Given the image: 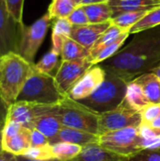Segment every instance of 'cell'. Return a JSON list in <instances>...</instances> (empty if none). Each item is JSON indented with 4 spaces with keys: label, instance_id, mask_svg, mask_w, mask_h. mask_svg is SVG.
I'll return each instance as SVG.
<instances>
[{
    "label": "cell",
    "instance_id": "25",
    "mask_svg": "<svg viewBox=\"0 0 160 161\" xmlns=\"http://www.w3.org/2000/svg\"><path fill=\"white\" fill-rule=\"evenodd\" d=\"M82 146L70 142H57L51 144L53 158L60 161H70L75 158L82 151Z\"/></svg>",
    "mask_w": 160,
    "mask_h": 161
},
{
    "label": "cell",
    "instance_id": "32",
    "mask_svg": "<svg viewBox=\"0 0 160 161\" xmlns=\"http://www.w3.org/2000/svg\"><path fill=\"white\" fill-rule=\"evenodd\" d=\"M25 0H5L7 9L11 18L19 25H23V9Z\"/></svg>",
    "mask_w": 160,
    "mask_h": 161
},
{
    "label": "cell",
    "instance_id": "11",
    "mask_svg": "<svg viewBox=\"0 0 160 161\" xmlns=\"http://www.w3.org/2000/svg\"><path fill=\"white\" fill-rule=\"evenodd\" d=\"M106 75L107 72L99 64L91 66L72 87L68 92L67 96L75 101L87 98L103 83Z\"/></svg>",
    "mask_w": 160,
    "mask_h": 161
},
{
    "label": "cell",
    "instance_id": "34",
    "mask_svg": "<svg viewBox=\"0 0 160 161\" xmlns=\"http://www.w3.org/2000/svg\"><path fill=\"white\" fill-rule=\"evenodd\" d=\"M67 18L73 25H85L90 24L88 16L82 5H78Z\"/></svg>",
    "mask_w": 160,
    "mask_h": 161
},
{
    "label": "cell",
    "instance_id": "27",
    "mask_svg": "<svg viewBox=\"0 0 160 161\" xmlns=\"http://www.w3.org/2000/svg\"><path fill=\"white\" fill-rule=\"evenodd\" d=\"M60 57V54L54 51L53 49H50L37 63H34L35 69L38 71L50 75L52 76H55L58 67L60 64H58V58Z\"/></svg>",
    "mask_w": 160,
    "mask_h": 161
},
{
    "label": "cell",
    "instance_id": "19",
    "mask_svg": "<svg viewBox=\"0 0 160 161\" xmlns=\"http://www.w3.org/2000/svg\"><path fill=\"white\" fill-rule=\"evenodd\" d=\"M108 4L111 7L113 16L124 11L152 9L159 7L160 1L157 0H109Z\"/></svg>",
    "mask_w": 160,
    "mask_h": 161
},
{
    "label": "cell",
    "instance_id": "7",
    "mask_svg": "<svg viewBox=\"0 0 160 161\" xmlns=\"http://www.w3.org/2000/svg\"><path fill=\"white\" fill-rule=\"evenodd\" d=\"M52 19L48 12L36 20L32 25H20L18 54L27 61L34 63V58L47 34Z\"/></svg>",
    "mask_w": 160,
    "mask_h": 161
},
{
    "label": "cell",
    "instance_id": "44",
    "mask_svg": "<svg viewBox=\"0 0 160 161\" xmlns=\"http://www.w3.org/2000/svg\"><path fill=\"white\" fill-rule=\"evenodd\" d=\"M74 1L75 3H77L78 5H80V0H74Z\"/></svg>",
    "mask_w": 160,
    "mask_h": 161
},
{
    "label": "cell",
    "instance_id": "26",
    "mask_svg": "<svg viewBox=\"0 0 160 161\" xmlns=\"http://www.w3.org/2000/svg\"><path fill=\"white\" fill-rule=\"evenodd\" d=\"M129 35H130L129 31L123 32L115 41H113L112 42H110L109 44L102 48L91 59H90V61L92 63V65H96L108 59L121 49L122 45L124 44V42H125V40L127 39Z\"/></svg>",
    "mask_w": 160,
    "mask_h": 161
},
{
    "label": "cell",
    "instance_id": "28",
    "mask_svg": "<svg viewBox=\"0 0 160 161\" xmlns=\"http://www.w3.org/2000/svg\"><path fill=\"white\" fill-rule=\"evenodd\" d=\"M78 6L74 0H52L47 12L52 20L58 18H67Z\"/></svg>",
    "mask_w": 160,
    "mask_h": 161
},
{
    "label": "cell",
    "instance_id": "4",
    "mask_svg": "<svg viewBox=\"0 0 160 161\" xmlns=\"http://www.w3.org/2000/svg\"><path fill=\"white\" fill-rule=\"evenodd\" d=\"M66 97L57 86L55 77L43 74L33 65L32 72L24 84L16 101L41 105H58Z\"/></svg>",
    "mask_w": 160,
    "mask_h": 161
},
{
    "label": "cell",
    "instance_id": "21",
    "mask_svg": "<svg viewBox=\"0 0 160 161\" xmlns=\"http://www.w3.org/2000/svg\"><path fill=\"white\" fill-rule=\"evenodd\" d=\"M73 25L68 18L54 19L52 26V47L54 51L60 54L63 40L66 37H71Z\"/></svg>",
    "mask_w": 160,
    "mask_h": 161
},
{
    "label": "cell",
    "instance_id": "37",
    "mask_svg": "<svg viewBox=\"0 0 160 161\" xmlns=\"http://www.w3.org/2000/svg\"><path fill=\"white\" fill-rule=\"evenodd\" d=\"M9 106L10 105L4 99V97L0 93V133L2 132V130L6 125Z\"/></svg>",
    "mask_w": 160,
    "mask_h": 161
},
{
    "label": "cell",
    "instance_id": "5",
    "mask_svg": "<svg viewBox=\"0 0 160 161\" xmlns=\"http://www.w3.org/2000/svg\"><path fill=\"white\" fill-rule=\"evenodd\" d=\"M59 116L63 126L90 132L100 136V114L78 101L66 96L59 104Z\"/></svg>",
    "mask_w": 160,
    "mask_h": 161
},
{
    "label": "cell",
    "instance_id": "6",
    "mask_svg": "<svg viewBox=\"0 0 160 161\" xmlns=\"http://www.w3.org/2000/svg\"><path fill=\"white\" fill-rule=\"evenodd\" d=\"M98 144L114 154L125 158H130L143 150L140 126L106 132L99 136Z\"/></svg>",
    "mask_w": 160,
    "mask_h": 161
},
{
    "label": "cell",
    "instance_id": "39",
    "mask_svg": "<svg viewBox=\"0 0 160 161\" xmlns=\"http://www.w3.org/2000/svg\"><path fill=\"white\" fill-rule=\"evenodd\" d=\"M107 2V0H80V5H89V4H95V3H102Z\"/></svg>",
    "mask_w": 160,
    "mask_h": 161
},
{
    "label": "cell",
    "instance_id": "31",
    "mask_svg": "<svg viewBox=\"0 0 160 161\" xmlns=\"http://www.w3.org/2000/svg\"><path fill=\"white\" fill-rule=\"evenodd\" d=\"M24 157L34 159V160H49L54 159L52 150H51V144L43 145V146H30L23 155Z\"/></svg>",
    "mask_w": 160,
    "mask_h": 161
},
{
    "label": "cell",
    "instance_id": "47",
    "mask_svg": "<svg viewBox=\"0 0 160 161\" xmlns=\"http://www.w3.org/2000/svg\"><path fill=\"white\" fill-rule=\"evenodd\" d=\"M157 1H160V0H157Z\"/></svg>",
    "mask_w": 160,
    "mask_h": 161
},
{
    "label": "cell",
    "instance_id": "2",
    "mask_svg": "<svg viewBox=\"0 0 160 161\" xmlns=\"http://www.w3.org/2000/svg\"><path fill=\"white\" fill-rule=\"evenodd\" d=\"M33 65L16 52L0 56V93L9 105L16 102Z\"/></svg>",
    "mask_w": 160,
    "mask_h": 161
},
{
    "label": "cell",
    "instance_id": "40",
    "mask_svg": "<svg viewBox=\"0 0 160 161\" xmlns=\"http://www.w3.org/2000/svg\"><path fill=\"white\" fill-rule=\"evenodd\" d=\"M17 160L18 161H60L58 159H49V160H34V159H30V158H27L24 156H17Z\"/></svg>",
    "mask_w": 160,
    "mask_h": 161
},
{
    "label": "cell",
    "instance_id": "22",
    "mask_svg": "<svg viewBox=\"0 0 160 161\" xmlns=\"http://www.w3.org/2000/svg\"><path fill=\"white\" fill-rule=\"evenodd\" d=\"M88 16L90 24H100L112 19L113 11L108 2L82 5Z\"/></svg>",
    "mask_w": 160,
    "mask_h": 161
},
{
    "label": "cell",
    "instance_id": "48",
    "mask_svg": "<svg viewBox=\"0 0 160 161\" xmlns=\"http://www.w3.org/2000/svg\"><path fill=\"white\" fill-rule=\"evenodd\" d=\"M0 56H1V54H0Z\"/></svg>",
    "mask_w": 160,
    "mask_h": 161
},
{
    "label": "cell",
    "instance_id": "35",
    "mask_svg": "<svg viewBox=\"0 0 160 161\" xmlns=\"http://www.w3.org/2000/svg\"><path fill=\"white\" fill-rule=\"evenodd\" d=\"M142 123L151 124L160 115V104H150L141 111Z\"/></svg>",
    "mask_w": 160,
    "mask_h": 161
},
{
    "label": "cell",
    "instance_id": "30",
    "mask_svg": "<svg viewBox=\"0 0 160 161\" xmlns=\"http://www.w3.org/2000/svg\"><path fill=\"white\" fill-rule=\"evenodd\" d=\"M123 32H124V31L122 30L120 27L111 24V25L101 35V37L97 40V42L94 43L92 48L90 50V56L88 58L91 59L102 48H104L105 46H107L108 44H109L110 42L115 41Z\"/></svg>",
    "mask_w": 160,
    "mask_h": 161
},
{
    "label": "cell",
    "instance_id": "24",
    "mask_svg": "<svg viewBox=\"0 0 160 161\" xmlns=\"http://www.w3.org/2000/svg\"><path fill=\"white\" fill-rule=\"evenodd\" d=\"M153 9V8H152ZM151 9H143V10H131L124 11L114 16L110 22L112 25L120 27L124 31H129L130 28L137 24L142 17H144L147 12Z\"/></svg>",
    "mask_w": 160,
    "mask_h": 161
},
{
    "label": "cell",
    "instance_id": "45",
    "mask_svg": "<svg viewBox=\"0 0 160 161\" xmlns=\"http://www.w3.org/2000/svg\"><path fill=\"white\" fill-rule=\"evenodd\" d=\"M12 161H18V160H17V158H16V157H15V158H13V159H12Z\"/></svg>",
    "mask_w": 160,
    "mask_h": 161
},
{
    "label": "cell",
    "instance_id": "15",
    "mask_svg": "<svg viewBox=\"0 0 160 161\" xmlns=\"http://www.w3.org/2000/svg\"><path fill=\"white\" fill-rule=\"evenodd\" d=\"M98 135L74 128L62 126L58 135L50 141V144H54L57 142H70L84 147L91 143H98Z\"/></svg>",
    "mask_w": 160,
    "mask_h": 161
},
{
    "label": "cell",
    "instance_id": "3",
    "mask_svg": "<svg viewBox=\"0 0 160 161\" xmlns=\"http://www.w3.org/2000/svg\"><path fill=\"white\" fill-rule=\"evenodd\" d=\"M106 72L103 83L90 96L78 101L99 114L113 110L123 104L128 84L115 74Z\"/></svg>",
    "mask_w": 160,
    "mask_h": 161
},
{
    "label": "cell",
    "instance_id": "1",
    "mask_svg": "<svg viewBox=\"0 0 160 161\" xmlns=\"http://www.w3.org/2000/svg\"><path fill=\"white\" fill-rule=\"evenodd\" d=\"M136 34L126 46L99 63L127 83L160 66V25Z\"/></svg>",
    "mask_w": 160,
    "mask_h": 161
},
{
    "label": "cell",
    "instance_id": "38",
    "mask_svg": "<svg viewBox=\"0 0 160 161\" xmlns=\"http://www.w3.org/2000/svg\"><path fill=\"white\" fill-rule=\"evenodd\" d=\"M16 156L7 152V151H3L1 154H0V161H12V159L15 158Z\"/></svg>",
    "mask_w": 160,
    "mask_h": 161
},
{
    "label": "cell",
    "instance_id": "23",
    "mask_svg": "<svg viewBox=\"0 0 160 161\" xmlns=\"http://www.w3.org/2000/svg\"><path fill=\"white\" fill-rule=\"evenodd\" d=\"M90 56V50L84 47L82 44L72 39L66 37L63 40L60 58L61 60H77L87 58Z\"/></svg>",
    "mask_w": 160,
    "mask_h": 161
},
{
    "label": "cell",
    "instance_id": "42",
    "mask_svg": "<svg viewBox=\"0 0 160 161\" xmlns=\"http://www.w3.org/2000/svg\"><path fill=\"white\" fill-rule=\"evenodd\" d=\"M153 73H155L157 76H158V78L160 79V66L158 68H157V69H155L154 71H153Z\"/></svg>",
    "mask_w": 160,
    "mask_h": 161
},
{
    "label": "cell",
    "instance_id": "43",
    "mask_svg": "<svg viewBox=\"0 0 160 161\" xmlns=\"http://www.w3.org/2000/svg\"><path fill=\"white\" fill-rule=\"evenodd\" d=\"M4 151L3 149V144H2V132L0 133V154Z\"/></svg>",
    "mask_w": 160,
    "mask_h": 161
},
{
    "label": "cell",
    "instance_id": "14",
    "mask_svg": "<svg viewBox=\"0 0 160 161\" xmlns=\"http://www.w3.org/2000/svg\"><path fill=\"white\" fill-rule=\"evenodd\" d=\"M111 25V22L100 24H88L85 25H73L71 38L91 50L101 35Z\"/></svg>",
    "mask_w": 160,
    "mask_h": 161
},
{
    "label": "cell",
    "instance_id": "41",
    "mask_svg": "<svg viewBox=\"0 0 160 161\" xmlns=\"http://www.w3.org/2000/svg\"><path fill=\"white\" fill-rule=\"evenodd\" d=\"M149 125H151L152 126H154V127H156V128H159L160 129V115L157 117V118H156L151 124H149Z\"/></svg>",
    "mask_w": 160,
    "mask_h": 161
},
{
    "label": "cell",
    "instance_id": "9",
    "mask_svg": "<svg viewBox=\"0 0 160 161\" xmlns=\"http://www.w3.org/2000/svg\"><path fill=\"white\" fill-rule=\"evenodd\" d=\"M91 66L93 65L88 58L77 60H61L58 70L54 76L59 91L67 96L72 87Z\"/></svg>",
    "mask_w": 160,
    "mask_h": 161
},
{
    "label": "cell",
    "instance_id": "36",
    "mask_svg": "<svg viewBox=\"0 0 160 161\" xmlns=\"http://www.w3.org/2000/svg\"><path fill=\"white\" fill-rule=\"evenodd\" d=\"M30 142H31V146L36 147V146H43L50 144L48 138L43 135L41 132H40L37 129H31L30 132Z\"/></svg>",
    "mask_w": 160,
    "mask_h": 161
},
{
    "label": "cell",
    "instance_id": "8",
    "mask_svg": "<svg viewBox=\"0 0 160 161\" xmlns=\"http://www.w3.org/2000/svg\"><path fill=\"white\" fill-rule=\"evenodd\" d=\"M142 124L140 111H136L122 104L117 108L100 114L99 132L100 135L126 127H139Z\"/></svg>",
    "mask_w": 160,
    "mask_h": 161
},
{
    "label": "cell",
    "instance_id": "17",
    "mask_svg": "<svg viewBox=\"0 0 160 161\" xmlns=\"http://www.w3.org/2000/svg\"><path fill=\"white\" fill-rule=\"evenodd\" d=\"M31 129L23 126L14 136L2 140L3 149L14 156H23L24 153L31 146L30 142Z\"/></svg>",
    "mask_w": 160,
    "mask_h": 161
},
{
    "label": "cell",
    "instance_id": "16",
    "mask_svg": "<svg viewBox=\"0 0 160 161\" xmlns=\"http://www.w3.org/2000/svg\"><path fill=\"white\" fill-rule=\"evenodd\" d=\"M72 161H128V158L114 154L98 143H91L84 146L81 153Z\"/></svg>",
    "mask_w": 160,
    "mask_h": 161
},
{
    "label": "cell",
    "instance_id": "10",
    "mask_svg": "<svg viewBox=\"0 0 160 161\" xmlns=\"http://www.w3.org/2000/svg\"><path fill=\"white\" fill-rule=\"evenodd\" d=\"M20 25L9 15L5 0H0V54L18 53Z\"/></svg>",
    "mask_w": 160,
    "mask_h": 161
},
{
    "label": "cell",
    "instance_id": "33",
    "mask_svg": "<svg viewBox=\"0 0 160 161\" xmlns=\"http://www.w3.org/2000/svg\"><path fill=\"white\" fill-rule=\"evenodd\" d=\"M128 161H160V148L144 149L128 158Z\"/></svg>",
    "mask_w": 160,
    "mask_h": 161
},
{
    "label": "cell",
    "instance_id": "18",
    "mask_svg": "<svg viewBox=\"0 0 160 161\" xmlns=\"http://www.w3.org/2000/svg\"><path fill=\"white\" fill-rule=\"evenodd\" d=\"M123 104L131 109L141 112L151 103L146 97L141 86L132 80L127 84L126 94Z\"/></svg>",
    "mask_w": 160,
    "mask_h": 161
},
{
    "label": "cell",
    "instance_id": "20",
    "mask_svg": "<svg viewBox=\"0 0 160 161\" xmlns=\"http://www.w3.org/2000/svg\"><path fill=\"white\" fill-rule=\"evenodd\" d=\"M140 84L151 104H160V79L153 73H145L134 79Z\"/></svg>",
    "mask_w": 160,
    "mask_h": 161
},
{
    "label": "cell",
    "instance_id": "12",
    "mask_svg": "<svg viewBox=\"0 0 160 161\" xmlns=\"http://www.w3.org/2000/svg\"><path fill=\"white\" fill-rule=\"evenodd\" d=\"M49 106L50 105L16 101L9 106L7 122H15L22 126L33 129L35 120L42 114Z\"/></svg>",
    "mask_w": 160,
    "mask_h": 161
},
{
    "label": "cell",
    "instance_id": "46",
    "mask_svg": "<svg viewBox=\"0 0 160 161\" xmlns=\"http://www.w3.org/2000/svg\"><path fill=\"white\" fill-rule=\"evenodd\" d=\"M108 1H109V0H107V2H108Z\"/></svg>",
    "mask_w": 160,
    "mask_h": 161
},
{
    "label": "cell",
    "instance_id": "49",
    "mask_svg": "<svg viewBox=\"0 0 160 161\" xmlns=\"http://www.w3.org/2000/svg\"><path fill=\"white\" fill-rule=\"evenodd\" d=\"M70 161H72V160H70Z\"/></svg>",
    "mask_w": 160,
    "mask_h": 161
},
{
    "label": "cell",
    "instance_id": "29",
    "mask_svg": "<svg viewBox=\"0 0 160 161\" xmlns=\"http://www.w3.org/2000/svg\"><path fill=\"white\" fill-rule=\"evenodd\" d=\"M160 25V6L149 10L147 14L142 17L137 24H135L129 30L130 34H136L147 29H151Z\"/></svg>",
    "mask_w": 160,
    "mask_h": 161
},
{
    "label": "cell",
    "instance_id": "13",
    "mask_svg": "<svg viewBox=\"0 0 160 161\" xmlns=\"http://www.w3.org/2000/svg\"><path fill=\"white\" fill-rule=\"evenodd\" d=\"M62 124L59 116V104L50 105L47 109L41 114L34 122L33 129H37L45 135L49 142L53 140L62 127Z\"/></svg>",
    "mask_w": 160,
    "mask_h": 161
}]
</instances>
